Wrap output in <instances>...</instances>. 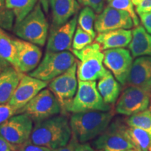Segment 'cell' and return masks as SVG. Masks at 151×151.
<instances>
[{
  "label": "cell",
  "instance_id": "cell-31",
  "mask_svg": "<svg viewBox=\"0 0 151 151\" xmlns=\"http://www.w3.org/2000/svg\"><path fill=\"white\" fill-rule=\"evenodd\" d=\"M18 109L10 103L0 104V124L6 121L11 117L18 114Z\"/></svg>",
  "mask_w": 151,
  "mask_h": 151
},
{
  "label": "cell",
  "instance_id": "cell-29",
  "mask_svg": "<svg viewBox=\"0 0 151 151\" xmlns=\"http://www.w3.org/2000/svg\"><path fill=\"white\" fill-rule=\"evenodd\" d=\"M94 38L89 33L86 32L80 26H77L73 36L72 48L73 50H81L86 46L91 44Z\"/></svg>",
  "mask_w": 151,
  "mask_h": 151
},
{
  "label": "cell",
  "instance_id": "cell-32",
  "mask_svg": "<svg viewBox=\"0 0 151 151\" xmlns=\"http://www.w3.org/2000/svg\"><path fill=\"white\" fill-rule=\"evenodd\" d=\"M106 0H78L81 5L84 6H90L94 12L100 14L104 10Z\"/></svg>",
  "mask_w": 151,
  "mask_h": 151
},
{
  "label": "cell",
  "instance_id": "cell-16",
  "mask_svg": "<svg viewBox=\"0 0 151 151\" xmlns=\"http://www.w3.org/2000/svg\"><path fill=\"white\" fill-rule=\"evenodd\" d=\"M18 52V69L20 72L30 73L40 63L42 51L37 45L22 39H15Z\"/></svg>",
  "mask_w": 151,
  "mask_h": 151
},
{
  "label": "cell",
  "instance_id": "cell-36",
  "mask_svg": "<svg viewBox=\"0 0 151 151\" xmlns=\"http://www.w3.org/2000/svg\"><path fill=\"white\" fill-rule=\"evenodd\" d=\"M75 151H103L94 148L88 143H79L77 142L75 146Z\"/></svg>",
  "mask_w": 151,
  "mask_h": 151
},
{
  "label": "cell",
  "instance_id": "cell-30",
  "mask_svg": "<svg viewBox=\"0 0 151 151\" xmlns=\"http://www.w3.org/2000/svg\"><path fill=\"white\" fill-rule=\"evenodd\" d=\"M109 6L119 10L127 11L132 17L134 25H139V20L134 9V4L132 0H112L109 3Z\"/></svg>",
  "mask_w": 151,
  "mask_h": 151
},
{
  "label": "cell",
  "instance_id": "cell-19",
  "mask_svg": "<svg viewBox=\"0 0 151 151\" xmlns=\"http://www.w3.org/2000/svg\"><path fill=\"white\" fill-rule=\"evenodd\" d=\"M24 74L11 65L0 73V104L10 101Z\"/></svg>",
  "mask_w": 151,
  "mask_h": 151
},
{
  "label": "cell",
  "instance_id": "cell-22",
  "mask_svg": "<svg viewBox=\"0 0 151 151\" xmlns=\"http://www.w3.org/2000/svg\"><path fill=\"white\" fill-rule=\"evenodd\" d=\"M97 87L106 103L113 104L118 99L121 91V86L111 71L100 79Z\"/></svg>",
  "mask_w": 151,
  "mask_h": 151
},
{
  "label": "cell",
  "instance_id": "cell-40",
  "mask_svg": "<svg viewBox=\"0 0 151 151\" xmlns=\"http://www.w3.org/2000/svg\"><path fill=\"white\" fill-rule=\"evenodd\" d=\"M41 6H42L43 10L45 13H48L49 9V0H39Z\"/></svg>",
  "mask_w": 151,
  "mask_h": 151
},
{
  "label": "cell",
  "instance_id": "cell-8",
  "mask_svg": "<svg viewBox=\"0 0 151 151\" xmlns=\"http://www.w3.org/2000/svg\"><path fill=\"white\" fill-rule=\"evenodd\" d=\"M62 111L61 106L51 90L44 88L19 109L18 114L27 115L36 122L57 116Z\"/></svg>",
  "mask_w": 151,
  "mask_h": 151
},
{
  "label": "cell",
  "instance_id": "cell-34",
  "mask_svg": "<svg viewBox=\"0 0 151 151\" xmlns=\"http://www.w3.org/2000/svg\"><path fill=\"white\" fill-rule=\"evenodd\" d=\"M136 11L139 15L151 11V0H142L136 7Z\"/></svg>",
  "mask_w": 151,
  "mask_h": 151
},
{
  "label": "cell",
  "instance_id": "cell-39",
  "mask_svg": "<svg viewBox=\"0 0 151 151\" xmlns=\"http://www.w3.org/2000/svg\"><path fill=\"white\" fill-rule=\"evenodd\" d=\"M9 66H11L10 64H9L7 61H6L5 60H4L3 58L0 56V73L4 70L6 68L9 67Z\"/></svg>",
  "mask_w": 151,
  "mask_h": 151
},
{
  "label": "cell",
  "instance_id": "cell-35",
  "mask_svg": "<svg viewBox=\"0 0 151 151\" xmlns=\"http://www.w3.org/2000/svg\"><path fill=\"white\" fill-rule=\"evenodd\" d=\"M141 21L142 22L143 27L151 35V11L146 14L139 15Z\"/></svg>",
  "mask_w": 151,
  "mask_h": 151
},
{
  "label": "cell",
  "instance_id": "cell-38",
  "mask_svg": "<svg viewBox=\"0 0 151 151\" xmlns=\"http://www.w3.org/2000/svg\"><path fill=\"white\" fill-rule=\"evenodd\" d=\"M16 147L18 146L11 144L8 141L6 140L4 138L0 136V151H9Z\"/></svg>",
  "mask_w": 151,
  "mask_h": 151
},
{
  "label": "cell",
  "instance_id": "cell-41",
  "mask_svg": "<svg viewBox=\"0 0 151 151\" xmlns=\"http://www.w3.org/2000/svg\"><path fill=\"white\" fill-rule=\"evenodd\" d=\"M132 2H133L135 6H137L139 3L141 2V1H142V0H132Z\"/></svg>",
  "mask_w": 151,
  "mask_h": 151
},
{
  "label": "cell",
  "instance_id": "cell-23",
  "mask_svg": "<svg viewBox=\"0 0 151 151\" xmlns=\"http://www.w3.org/2000/svg\"><path fill=\"white\" fill-rule=\"evenodd\" d=\"M0 56L19 71L18 52L14 39L6 33L0 37Z\"/></svg>",
  "mask_w": 151,
  "mask_h": 151
},
{
  "label": "cell",
  "instance_id": "cell-5",
  "mask_svg": "<svg viewBox=\"0 0 151 151\" xmlns=\"http://www.w3.org/2000/svg\"><path fill=\"white\" fill-rule=\"evenodd\" d=\"M111 110V105L104 101L98 91L96 81H78L76 94L66 108V112L72 113Z\"/></svg>",
  "mask_w": 151,
  "mask_h": 151
},
{
  "label": "cell",
  "instance_id": "cell-3",
  "mask_svg": "<svg viewBox=\"0 0 151 151\" xmlns=\"http://www.w3.org/2000/svg\"><path fill=\"white\" fill-rule=\"evenodd\" d=\"M77 62V77L78 81H96L105 76L110 71L104 65V52L101 45L91 43L81 50H72Z\"/></svg>",
  "mask_w": 151,
  "mask_h": 151
},
{
  "label": "cell",
  "instance_id": "cell-13",
  "mask_svg": "<svg viewBox=\"0 0 151 151\" xmlns=\"http://www.w3.org/2000/svg\"><path fill=\"white\" fill-rule=\"evenodd\" d=\"M132 17L127 11L119 10L108 6L96 17L94 29L98 33L106 32L119 29L133 27Z\"/></svg>",
  "mask_w": 151,
  "mask_h": 151
},
{
  "label": "cell",
  "instance_id": "cell-6",
  "mask_svg": "<svg viewBox=\"0 0 151 151\" xmlns=\"http://www.w3.org/2000/svg\"><path fill=\"white\" fill-rule=\"evenodd\" d=\"M76 62L74 55L69 51H46L38 67L29 73V75L41 81L50 82L66 72Z\"/></svg>",
  "mask_w": 151,
  "mask_h": 151
},
{
  "label": "cell",
  "instance_id": "cell-33",
  "mask_svg": "<svg viewBox=\"0 0 151 151\" xmlns=\"http://www.w3.org/2000/svg\"><path fill=\"white\" fill-rule=\"evenodd\" d=\"M18 151H53V150L45 146L36 145L28 140L18 146Z\"/></svg>",
  "mask_w": 151,
  "mask_h": 151
},
{
  "label": "cell",
  "instance_id": "cell-27",
  "mask_svg": "<svg viewBox=\"0 0 151 151\" xmlns=\"http://www.w3.org/2000/svg\"><path fill=\"white\" fill-rule=\"evenodd\" d=\"M129 127L141 128L151 133V111L146 110L128 116L125 120Z\"/></svg>",
  "mask_w": 151,
  "mask_h": 151
},
{
  "label": "cell",
  "instance_id": "cell-17",
  "mask_svg": "<svg viewBox=\"0 0 151 151\" xmlns=\"http://www.w3.org/2000/svg\"><path fill=\"white\" fill-rule=\"evenodd\" d=\"M126 84L151 89V57L141 56L133 62Z\"/></svg>",
  "mask_w": 151,
  "mask_h": 151
},
{
  "label": "cell",
  "instance_id": "cell-44",
  "mask_svg": "<svg viewBox=\"0 0 151 151\" xmlns=\"http://www.w3.org/2000/svg\"><path fill=\"white\" fill-rule=\"evenodd\" d=\"M125 151H139V150H138L137 149L132 148V149H129V150H125Z\"/></svg>",
  "mask_w": 151,
  "mask_h": 151
},
{
  "label": "cell",
  "instance_id": "cell-26",
  "mask_svg": "<svg viewBox=\"0 0 151 151\" xmlns=\"http://www.w3.org/2000/svg\"><path fill=\"white\" fill-rule=\"evenodd\" d=\"M96 17L94 11L90 6H85L78 16V26L89 33L94 39L96 37V32L94 29Z\"/></svg>",
  "mask_w": 151,
  "mask_h": 151
},
{
  "label": "cell",
  "instance_id": "cell-46",
  "mask_svg": "<svg viewBox=\"0 0 151 151\" xmlns=\"http://www.w3.org/2000/svg\"><path fill=\"white\" fill-rule=\"evenodd\" d=\"M106 1H108V2L109 3V2H110V1H112V0H106Z\"/></svg>",
  "mask_w": 151,
  "mask_h": 151
},
{
  "label": "cell",
  "instance_id": "cell-42",
  "mask_svg": "<svg viewBox=\"0 0 151 151\" xmlns=\"http://www.w3.org/2000/svg\"><path fill=\"white\" fill-rule=\"evenodd\" d=\"M5 33L6 32L4 31V29H2L1 27H0V37H1V36H2L3 35H4Z\"/></svg>",
  "mask_w": 151,
  "mask_h": 151
},
{
  "label": "cell",
  "instance_id": "cell-1",
  "mask_svg": "<svg viewBox=\"0 0 151 151\" xmlns=\"http://www.w3.org/2000/svg\"><path fill=\"white\" fill-rule=\"evenodd\" d=\"M72 137L69 119L65 115H57L36 122L29 141L52 150L65 146Z\"/></svg>",
  "mask_w": 151,
  "mask_h": 151
},
{
  "label": "cell",
  "instance_id": "cell-2",
  "mask_svg": "<svg viewBox=\"0 0 151 151\" xmlns=\"http://www.w3.org/2000/svg\"><path fill=\"white\" fill-rule=\"evenodd\" d=\"M113 117V113L110 111L73 113L69 119L72 136L79 143L92 140L109 127Z\"/></svg>",
  "mask_w": 151,
  "mask_h": 151
},
{
  "label": "cell",
  "instance_id": "cell-7",
  "mask_svg": "<svg viewBox=\"0 0 151 151\" xmlns=\"http://www.w3.org/2000/svg\"><path fill=\"white\" fill-rule=\"evenodd\" d=\"M127 125L114 121L92 142L94 148L103 151H125L136 147L127 132Z\"/></svg>",
  "mask_w": 151,
  "mask_h": 151
},
{
  "label": "cell",
  "instance_id": "cell-15",
  "mask_svg": "<svg viewBox=\"0 0 151 151\" xmlns=\"http://www.w3.org/2000/svg\"><path fill=\"white\" fill-rule=\"evenodd\" d=\"M47 86H48V82L24 74L9 103L17 109H21Z\"/></svg>",
  "mask_w": 151,
  "mask_h": 151
},
{
  "label": "cell",
  "instance_id": "cell-24",
  "mask_svg": "<svg viewBox=\"0 0 151 151\" xmlns=\"http://www.w3.org/2000/svg\"><path fill=\"white\" fill-rule=\"evenodd\" d=\"M39 0H6L7 8L13 11L15 23L21 21L33 10Z\"/></svg>",
  "mask_w": 151,
  "mask_h": 151
},
{
  "label": "cell",
  "instance_id": "cell-37",
  "mask_svg": "<svg viewBox=\"0 0 151 151\" xmlns=\"http://www.w3.org/2000/svg\"><path fill=\"white\" fill-rule=\"evenodd\" d=\"M77 142L78 141L76 139L72 136L71 140L69 141L67 145H66L65 146L61 147V148H57L55 150H53V151H75V146Z\"/></svg>",
  "mask_w": 151,
  "mask_h": 151
},
{
  "label": "cell",
  "instance_id": "cell-10",
  "mask_svg": "<svg viewBox=\"0 0 151 151\" xmlns=\"http://www.w3.org/2000/svg\"><path fill=\"white\" fill-rule=\"evenodd\" d=\"M33 128L32 119L20 113L0 124V136L11 144L19 146L29 140Z\"/></svg>",
  "mask_w": 151,
  "mask_h": 151
},
{
  "label": "cell",
  "instance_id": "cell-47",
  "mask_svg": "<svg viewBox=\"0 0 151 151\" xmlns=\"http://www.w3.org/2000/svg\"><path fill=\"white\" fill-rule=\"evenodd\" d=\"M150 151H151V147H150Z\"/></svg>",
  "mask_w": 151,
  "mask_h": 151
},
{
  "label": "cell",
  "instance_id": "cell-43",
  "mask_svg": "<svg viewBox=\"0 0 151 151\" xmlns=\"http://www.w3.org/2000/svg\"><path fill=\"white\" fill-rule=\"evenodd\" d=\"M9 151H18V146L16 147V148H14V149H12V150H9Z\"/></svg>",
  "mask_w": 151,
  "mask_h": 151
},
{
  "label": "cell",
  "instance_id": "cell-21",
  "mask_svg": "<svg viewBox=\"0 0 151 151\" xmlns=\"http://www.w3.org/2000/svg\"><path fill=\"white\" fill-rule=\"evenodd\" d=\"M128 47L133 58L151 57V35L143 26H137L132 31V39Z\"/></svg>",
  "mask_w": 151,
  "mask_h": 151
},
{
  "label": "cell",
  "instance_id": "cell-20",
  "mask_svg": "<svg viewBox=\"0 0 151 151\" xmlns=\"http://www.w3.org/2000/svg\"><path fill=\"white\" fill-rule=\"evenodd\" d=\"M132 39V31L119 29L106 32L99 33L96 37V42L101 45V50L124 48L129 46Z\"/></svg>",
  "mask_w": 151,
  "mask_h": 151
},
{
  "label": "cell",
  "instance_id": "cell-9",
  "mask_svg": "<svg viewBox=\"0 0 151 151\" xmlns=\"http://www.w3.org/2000/svg\"><path fill=\"white\" fill-rule=\"evenodd\" d=\"M150 99L151 89L129 86L124 90L118 99L116 112L126 116L141 112L148 109Z\"/></svg>",
  "mask_w": 151,
  "mask_h": 151
},
{
  "label": "cell",
  "instance_id": "cell-4",
  "mask_svg": "<svg viewBox=\"0 0 151 151\" xmlns=\"http://www.w3.org/2000/svg\"><path fill=\"white\" fill-rule=\"evenodd\" d=\"M41 3L21 21L15 23L13 31L17 37L39 46H43L48 39V22Z\"/></svg>",
  "mask_w": 151,
  "mask_h": 151
},
{
  "label": "cell",
  "instance_id": "cell-25",
  "mask_svg": "<svg viewBox=\"0 0 151 151\" xmlns=\"http://www.w3.org/2000/svg\"><path fill=\"white\" fill-rule=\"evenodd\" d=\"M127 132L132 142L139 151H150L151 147V133L141 128L129 127Z\"/></svg>",
  "mask_w": 151,
  "mask_h": 151
},
{
  "label": "cell",
  "instance_id": "cell-12",
  "mask_svg": "<svg viewBox=\"0 0 151 151\" xmlns=\"http://www.w3.org/2000/svg\"><path fill=\"white\" fill-rule=\"evenodd\" d=\"M104 65L122 86L126 85L133 64L131 52L123 48L104 50Z\"/></svg>",
  "mask_w": 151,
  "mask_h": 151
},
{
  "label": "cell",
  "instance_id": "cell-45",
  "mask_svg": "<svg viewBox=\"0 0 151 151\" xmlns=\"http://www.w3.org/2000/svg\"><path fill=\"white\" fill-rule=\"evenodd\" d=\"M150 110L151 111V99H150Z\"/></svg>",
  "mask_w": 151,
  "mask_h": 151
},
{
  "label": "cell",
  "instance_id": "cell-28",
  "mask_svg": "<svg viewBox=\"0 0 151 151\" xmlns=\"http://www.w3.org/2000/svg\"><path fill=\"white\" fill-rule=\"evenodd\" d=\"M15 16L13 11L7 8L6 0H0V27L11 31L14 26Z\"/></svg>",
  "mask_w": 151,
  "mask_h": 151
},
{
  "label": "cell",
  "instance_id": "cell-14",
  "mask_svg": "<svg viewBox=\"0 0 151 151\" xmlns=\"http://www.w3.org/2000/svg\"><path fill=\"white\" fill-rule=\"evenodd\" d=\"M77 23L76 14L63 25L52 27L47 40L46 51L62 52L71 50Z\"/></svg>",
  "mask_w": 151,
  "mask_h": 151
},
{
  "label": "cell",
  "instance_id": "cell-11",
  "mask_svg": "<svg viewBox=\"0 0 151 151\" xmlns=\"http://www.w3.org/2000/svg\"><path fill=\"white\" fill-rule=\"evenodd\" d=\"M77 78L76 61L66 72L56 77L48 84L49 89L61 106L62 112H66V108L76 94L78 86Z\"/></svg>",
  "mask_w": 151,
  "mask_h": 151
},
{
  "label": "cell",
  "instance_id": "cell-18",
  "mask_svg": "<svg viewBox=\"0 0 151 151\" xmlns=\"http://www.w3.org/2000/svg\"><path fill=\"white\" fill-rule=\"evenodd\" d=\"M52 27L63 25L77 14L81 8L78 0H49Z\"/></svg>",
  "mask_w": 151,
  "mask_h": 151
}]
</instances>
